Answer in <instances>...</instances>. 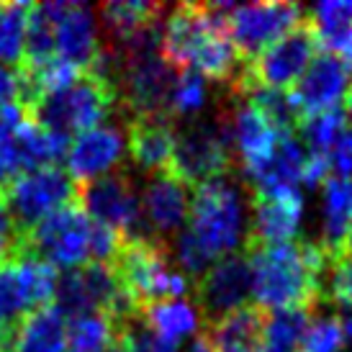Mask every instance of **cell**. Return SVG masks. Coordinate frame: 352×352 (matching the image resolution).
Instances as JSON below:
<instances>
[{
	"label": "cell",
	"mask_w": 352,
	"mask_h": 352,
	"mask_svg": "<svg viewBox=\"0 0 352 352\" xmlns=\"http://www.w3.org/2000/svg\"><path fill=\"white\" fill-rule=\"evenodd\" d=\"M180 352H214V344H211V340H208V334H198V337H193V340H188L183 347H180Z\"/></svg>",
	"instance_id": "cell-43"
},
{
	"label": "cell",
	"mask_w": 352,
	"mask_h": 352,
	"mask_svg": "<svg viewBox=\"0 0 352 352\" xmlns=\"http://www.w3.org/2000/svg\"><path fill=\"white\" fill-rule=\"evenodd\" d=\"M29 10L23 3L0 6V65L19 67L26 59V34H29Z\"/></svg>",
	"instance_id": "cell-34"
},
{
	"label": "cell",
	"mask_w": 352,
	"mask_h": 352,
	"mask_svg": "<svg viewBox=\"0 0 352 352\" xmlns=\"http://www.w3.org/2000/svg\"><path fill=\"white\" fill-rule=\"evenodd\" d=\"M314 309H283L263 316L260 352H298Z\"/></svg>",
	"instance_id": "cell-30"
},
{
	"label": "cell",
	"mask_w": 352,
	"mask_h": 352,
	"mask_svg": "<svg viewBox=\"0 0 352 352\" xmlns=\"http://www.w3.org/2000/svg\"><path fill=\"white\" fill-rule=\"evenodd\" d=\"M344 250L352 252V226H350V232H347V239H344Z\"/></svg>",
	"instance_id": "cell-45"
},
{
	"label": "cell",
	"mask_w": 352,
	"mask_h": 352,
	"mask_svg": "<svg viewBox=\"0 0 352 352\" xmlns=\"http://www.w3.org/2000/svg\"><path fill=\"white\" fill-rule=\"evenodd\" d=\"M252 273V306L263 314L314 309L322 303L324 275L332 252L319 242L298 239L285 245H247Z\"/></svg>",
	"instance_id": "cell-1"
},
{
	"label": "cell",
	"mask_w": 352,
	"mask_h": 352,
	"mask_svg": "<svg viewBox=\"0 0 352 352\" xmlns=\"http://www.w3.org/2000/svg\"><path fill=\"white\" fill-rule=\"evenodd\" d=\"M352 226V180L334 177L322 186L319 196V245L329 252L344 250V239Z\"/></svg>",
	"instance_id": "cell-23"
},
{
	"label": "cell",
	"mask_w": 352,
	"mask_h": 352,
	"mask_svg": "<svg viewBox=\"0 0 352 352\" xmlns=\"http://www.w3.org/2000/svg\"><path fill=\"white\" fill-rule=\"evenodd\" d=\"M116 342L124 352H180V344L170 342L157 329H152L142 311L116 324Z\"/></svg>",
	"instance_id": "cell-37"
},
{
	"label": "cell",
	"mask_w": 352,
	"mask_h": 352,
	"mask_svg": "<svg viewBox=\"0 0 352 352\" xmlns=\"http://www.w3.org/2000/svg\"><path fill=\"white\" fill-rule=\"evenodd\" d=\"M309 29L324 52L352 57V0H327L309 10Z\"/></svg>",
	"instance_id": "cell-26"
},
{
	"label": "cell",
	"mask_w": 352,
	"mask_h": 352,
	"mask_svg": "<svg viewBox=\"0 0 352 352\" xmlns=\"http://www.w3.org/2000/svg\"><path fill=\"white\" fill-rule=\"evenodd\" d=\"M78 190L80 186L69 177L67 170L54 165L21 173L16 180H10L3 196H6V204H8L10 216L19 226L21 236H23L47 216L75 204Z\"/></svg>",
	"instance_id": "cell-10"
},
{
	"label": "cell",
	"mask_w": 352,
	"mask_h": 352,
	"mask_svg": "<svg viewBox=\"0 0 352 352\" xmlns=\"http://www.w3.org/2000/svg\"><path fill=\"white\" fill-rule=\"evenodd\" d=\"M160 52L173 67L193 69L221 85H232L245 65L214 3H183L170 10L160 21Z\"/></svg>",
	"instance_id": "cell-2"
},
{
	"label": "cell",
	"mask_w": 352,
	"mask_h": 352,
	"mask_svg": "<svg viewBox=\"0 0 352 352\" xmlns=\"http://www.w3.org/2000/svg\"><path fill=\"white\" fill-rule=\"evenodd\" d=\"M10 352H67V316L57 306L29 314L13 329Z\"/></svg>",
	"instance_id": "cell-24"
},
{
	"label": "cell",
	"mask_w": 352,
	"mask_h": 352,
	"mask_svg": "<svg viewBox=\"0 0 352 352\" xmlns=\"http://www.w3.org/2000/svg\"><path fill=\"white\" fill-rule=\"evenodd\" d=\"M316 36L309 29V23L303 21L298 29L285 34L280 41H275L273 47H267L263 54L242 65V72L247 78L265 85V88L288 90L294 88L303 69L309 67V62L316 57Z\"/></svg>",
	"instance_id": "cell-15"
},
{
	"label": "cell",
	"mask_w": 352,
	"mask_h": 352,
	"mask_svg": "<svg viewBox=\"0 0 352 352\" xmlns=\"http://www.w3.org/2000/svg\"><path fill=\"white\" fill-rule=\"evenodd\" d=\"M23 118H26L23 106L0 108V190H6L10 180H16L23 173L19 157V142H16V131H19Z\"/></svg>",
	"instance_id": "cell-36"
},
{
	"label": "cell",
	"mask_w": 352,
	"mask_h": 352,
	"mask_svg": "<svg viewBox=\"0 0 352 352\" xmlns=\"http://www.w3.org/2000/svg\"><path fill=\"white\" fill-rule=\"evenodd\" d=\"M78 201L93 224L108 226L124 239H147L142 229L139 190L134 180L124 173H113L80 186Z\"/></svg>",
	"instance_id": "cell-12"
},
{
	"label": "cell",
	"mask_w": 352,
	"mask_h": 352,
	"mask_svg": "<svg viewBox=\"0 0 352 352\" xmlns=\"http://www.w3.org/2000/svg\"><path fill=\"white\" fill-rule=\"evenodd\" d=\"M309 152L303 149L296 134H283L278 142L273 157L257 167L254 173L245 175L252 196H275V193H298L303 183V167Z\"/></svg>",
	"instance_id": "cell-21"
},
{
	"label": "cell",
	"mask_w": 352,
	"mask_h": 352,
	"mask_svg": "<svg viewBox=\"0 0 352 352\" xmlns=\"http://www.w3.org/2000/svg\"><path fill=\"white\" fill-rule=\"evenodd\" d=\"M100 26L106 29L108 41H124L137 31L147 29L149 23L165 16V8L147 0H111L98 8Z\"/></svg>",
	"instance_id": "cell-29"
},
{
	"label": "cell",
	"mask_w": 352,
	"mask_h": 352,
	"mask_svg": "<svg viewBox=\"0 0 352 352\" xmlns=\"http://www.w3.org/2000/svg\"><path fill=\"white\" fill-rule=\"evenodd\" d=\"M190 186H186L170 170L157 173L139 190V206H142V229L147 239L157 242H173L188 226L190 216Z\"/></svg>",
	"instance_id": "cell-13"
},
{
	"label": "cell",
	"mask_w": 352,
	"mask_h": 352,
	"mask_svg": "<svg viewBox=\"0 0 352 352\" xmlns=\"http://www.w3.org/2000/svg\"><path fill=\"white\" fill-rule=\"evenodd\" d=\"M21 247V232L13 216H10V208L6 204V196L0 193V265L8 263L10 257L19 254Z\"/></svg>",
	"instance_id": "cell-41"
},
{
	"label": "cell",
	"mask_w": 352,
	"mask_h": 352,
	"mask_svg": "<svg viewBox=\"0 0 352 352\" xmlns=\"http://www.w3.org/2000/svg\"><path fill=\"white\" fill-rule=\"evenodd\" d=\"M54 13L52 3L31 6L26 34V67H39L54 59Z\"/></svg>",
	"instance_id": "cell-35"
},
{
	"label": "cell",
	"mask_w": 352,
	"mask_h": 352,
	"mask_svg": "<svg viewBox=\"0 0 352 352\" xmlns=\"http://www.w3.org/2000/svg\"><path fill=\"white\" fill-rule=\"evenodd\" d=\"M344 111L342 108H332V111H322V113H311L298 121V142L309 155L329 157L337 139L344 134Z\"/></svg>",
	"instance_id": "cell-32"
},
{
	"label": "cell",
	"mask_w": 352,
	"mask_h": 352,
	"mask_svg": "<svg viewBox=\"0 0 352 352\" xmlns=\"http://www.w3.org/2000/svg\"><path fill=\"white\" fill-rule=\"evenodd\" d=\"M219 111L226 121L232 155L236 157L242 175H250L273 157L278 142L283 139V131L265 113H260L252 103L236 98L232 93H229V106Z\"/></svg>",
	"instance_id": "cell-14"
},
{
	"label": "cell",
	"mask_w": 352,
	"mask_h": 352,
	"mask_svg": "<svg viewBox=\"0 0 352 352\" xmlns=\"http://www.w3.org/2000/svg\"><path fill=\"white\" fill-rule=\"evenodd\" d=\"M129 160L149 177L165 173L175 149V124L170 116L131 118L126 129Z\"/></svg>",
	"instance_id": "cell-22"
},
{
	"label": "cell",
	"mask_w": 352,
	"mask_h": 352,
	"mask_svg": "<svg viewBox=\"0 0 352 352\" xmlns=\"http://www.w3.org/2000/svg\"><path fill=\"white\" fill-rule=\"evenodd\" d=\"M303 219H306V204H303L301 190L298 193H275V196H252L250 245L298 242Z\"/></svg>",
	"instance_id": "cell-20"
},
{
	"label": "cell",
	"mask_w": 352,
	"mask_h": 352,
	"mask_svg": "<svg viewBox=\"0 0 352 352\" xmlns=\"http://www.w3.org/2000/svg\"><path fill=\"white\" fill-rule=\"evenodd\" d=\"M142 316L147 319L152 329L162 334L170 342H188L201 334L204 314L188 298H173V301H157L142 309Z\"/></svg>",
	"instance_id": "cell-27"
},
{
	"label": "cell",
	"mask_w": 352,
	"mask_h": 352,
	"mask_svg": "<svg viewBox=\"0 0 352 352\" xmlns=\"http://www.w3.org/2000/svg\"><path fill=\"white\" fill-rule=\"evenodd\" d=\"M265 314L257 306H245L208 322V340L214 352H260V332H263Z\"/></svg>",
	"instance_id": "cell-25"
},
{
	"label": "cell",
	"mask_w": 352,
	"mask_h": 352,
	"mask_svg": "<svg viewBox=\"0 0 352 352\" xmlns=\"http://www.w3.org/2000/svg\"><path fill=\"white\" fill-rule=\"evenodd\" d=\"M232 165L234 155L229 147L221 111L175 126V149L167 170L180 177L186 186L198 188L214 177L229 175Z\"/></svg>",
	"instance_id": "cell-6"
},
{
	"label": "cell",
	"mask_w": 352,
	"mask_h": 352,
	"mask_svg": "<svg viewBox=\"0 0 352 352\" xmlns=\"http://www.w3.org/2000/svg\"><path fill=\"white\" fill-rule=\"evenodd\" d=\"M90 239H93L90 216L80 208V204H69L29 229L21 236L19 250L44 260L54 270L59 267L67 273L90 263Z\"/></svg>",
	"instance_id": "cell-8"
},
{
	"label": "cell",
	"mask_w": 352,
	"mask_h": 352,
	"mask_svg": "<svg viewBox=\"0 0 352 352\" xmlns=\"http://www.w3.org/2000/svg\"><path fill=\"white\" fill-rule=\"evenodd\" d=\"M211 106V82L198 75L193 69H183L177 75L170 100H167V116L183 118V121H193V118L204 116Z\"/></svg>",
	"instance_id": "cell-31"
},
{
	"label": "cell",
	"mask_w": 352,
	"mask_h": 352,
	"mask_svg": "<svg viewBox=\"0 0 352 352\" xmlns=\"http://www.w3.org/2000/svg\"><path fill=\"white\" fill-rule=\"evenodd\" d=\"M116 342V324L108 314H82L67 322V352H103Z\"/></svg>",
	"instance_id": "cell-33"
},
{
	"label": "cell",
	"mask_w": 352,
	"mask_h": 352,
	"mask_svg": "<svg viewBox=\"0 0 352 352\" xmlns=\"http://www.w3.org/2000/svg\"><path fill=\"white\" fill-rule=\"evenodd\" d=\"M329 167H332L334 177L352 180V126L344 129V134L337 139V144L329 152Z\"/></svg>",
	"instance_id": "cell-42"
},
{
	"label": "cell",
	"mask_w": 352,
	"mask_h": 352,
	"mask_svg": "<svg viewBox=\"0 0 352 352\" xmlns=\"http://www.w3.org/2000/svg\"><path fill=\"white\" fill-rule=\"evenodd\" d=\"M196 306L204 314V322L221 319L226 314L245 309L252 301V273L247 254H229L216 260L193 285Z\"/></svg>",
	"instance_id": "cell-17"
},
{
	"label": "cell",
	"mask_w": 352,
	"mask_h": 352,
	"mask_svg": "<svg viewBox=\"0 0 352 352\" xmlns=\"http://www.w3.org/2000/svg\"><path fill=\"white\" fill-rule=\"evenodd\" d=\"M219 13L224 16V26L229 39L234 44L239 57L247 62L263 54L267 47L280 41L285 34H291L303 23V8L296 3H280V0H265V3H214Z\"/></svg>",
	"instance_id": "cell-9"
},
{
	"label": "cell",
	"mask_w": 352,
	"mask_h": 352,
	"mask_svg": "<svg viewBox=\"0 0 352 352\" xmlns=\"http://www.w3.org/2000/svg\"><path fill=\"white\" fill-rule=\"evenodd\" d=\"M186 229L211 260L239 254L242 247L250 245L252 232V196L247 186L234 175L214 177L198 186Z\"/></svg>",
	"instance_id": "cell-3"
},
{
	"label": "cell",
	"mask_w": 352,
	"mask_h": 352,
	"mask_svg": "<svg viewBox=\"0 0 352 352\" xmlns=\"http://www.w3.org/2000/svg\"><path fill=\"white\" fill-rule=\"evenodd\" d=\"M116 90L103 85L100 80L90 78L85 72L65 88L50 90V93L39 96L26 111H29L31 121H36L39 126L69 139L80 131L106 124L108 116L116 111Z\"/></svg>",
	"instance_id": "cell-4"
},
{
	"label": "cell",
	"mask_w": 352,
	"mask_h": 352,
	"mask_svg": "<svg viewBox=\"0 0 352 352\" xmlns=\"http://www.w3.org/2000/svg\"><path fill=\"white\" fill-rule=\"evenodd\" d=\"M322 301L340 306V311L352 309V252L340 250L332 254L324 275Z\"/></svg>",
	"instance_id": "cell-39"
},
{
	"label": "cell",
	"mask_w": 352,
	"mask_h": 352,
	"mask_svg": "<svg viewBox=\"0 0 352 352\" xmlns=\"http://www.w3.org/2000/svg\"><path fill=\"white\" fill-rule=\"evenodd\" d=\"M54 13V54L72 67H88L98 52V16L82 3H52Z\"/></svg>",
	"instance_id": "cell-19"
},
{
	"label": "cell",
	"mask_w": 352,
	"mask_h": 352,
	"mask_svg": "<svg viewBox=\"0 0 352 352\" xmlns=\"http://www.w3.org/2000/svg\"><path fill=\"white\" fill-rule=\"evenodd\" d=\"M103 352H124V350H121V344H118V342H113L108 350H103Z\"/></svg>",
	"instance_id": "cell-46"
},
{
	"label": "cell",
	"mask_w": 352,
	"mask_h": 352,
	"mask_svg": "<svg viewBox=\"0 0 352 352\" xmlns=\"http://www.w3.org/2000/svg\"><path fill=\"white\" fill-rule=\"evenodd\" d=\"M57 270L29 252L10 257L0 265V319L16 324L39 311L57 294Z\"/></svg>",
	"instance_id": "cell-11"
},
{
	"label": "cell",
	"mask_w": 352,
	"mask_h": 352,
	"mask_svg": "<svg viewBox=\"0 0 352 352\" xmlns=\"http://www.w3.org/2000/svg\"><path fill=\"white\" fill-rule=\"evenodd\" d=\"M344 118L352 121V88H350V93H347V98H344Z\"/></svg>",
	"instance_id": "cell-44"
},
{
	"label": "cell",
	"mask_w": 352,
	"mask_h": 352,
	"mask_svg": "<svg viewBox=\"0 0 352 352\" xmlns=\"http://www.w3.org/2000/svg\"><path fill=\"white\" fill-rule=\"evenodd\" d=\"M126 157V129L113 121H106L100 126L80 131L69 139L65 162H67L69 177L80 186H85L98 177L118 173V167Z\"/></svg>",
	"instance_id": "cell-16"
},
{
	"label": "cell",
	"mask_w": 352,
	"mask_h": 352,
	"mask_svg": "<svg viewBox=\"0 0 352 352\" xmlns=\"http://www.w3.org/2000/svg\"><path fill=\"white\" fill-rule=\"evenodd\" d=\"M352 88V62H347L340 54L332 52H319L316 57L309 62V67L303 69L291 96L294 103L298 106L301 116H311V113H322V111H332L347 98Z\"/></svg>",
	"instance_id": "cell-18"
},
{
	"label": "cell",
	"mask_w": 352,
	"mask_h": 352,
	"mask_svg": "<svg viewBox=\"0 0 352 352\" xmlns=\"http://www.w3.org/2000/svg\"><path fill=\"white\" fill-rule=\"evenodd\" d=\"M26 100V80L23 69L0 65V108L8 106H23Z\"/></svg>",
	"instance_id": "cell-40"
},
{
	"label": "cell",
	"mask_w": 352,
	"mask_h": 352,
	"mask_svg": "<svg viewBox=\"0 0 352 352\" xmlns=\"http://www.w3.org/2000/svg\"><path fill=\"white\" fill-rule=\"evenodd\" d=\"M116 50L124 59L116 88L118 103H124V108L134 118L167 116V100L177 80L175 67L162 57L157 44L131 47V50L116 47Z\"/></svg>",
	"instance_id": "cell-7"
},
{
	"label": "cell",
	"mask_w": 352,
	"mask_h": 352,
	"mask_svg": "<svg viewBox=\"0 0 352 352\" xmlns=\"http://www.w3.org/2000/svg\"><path fill=\"white\" fill-rule=\"evenodd\" d=\"M111 265L139 309L157 301L186 298L193 291V280L177 270L167 245L157 239H126Z\"/></svg>",
	"instance_id": "cell-5"
},
{
	"label": "cell",
	"mask_w": 352,
	"mask_h": 352,
	"mask_svg": "<svg viewBox=\"0 0 352 352\" xmlns=\"http://www.w3.org/2000/svg\"><path fill=\"white\" fill-rule=\"evenodd\" d=\"M16 142H19V157L23 173L39 170V167H54L59 160L67 157L69 147L67 137H59L50 129L39 126L29 116L21 121L19 131H16Z\"/></svg>",
	"instance_id": "cell-28"
},
{
	"label": "cell",
	"mask_w": 352,
	"mask_h": 352,
	"mask_svg": "<svg viewBox=\"0 0 352 352\" xmlns=\"http://www.w3.org/2000/svg\"><path fill=\"white\" fill-rule=\"evenodd\" d=\"M344 332L340 314L316 311L301 340L298 352H344Z\"/></svg>",
	"instance_id": "cell-38"
}]
</instances>
